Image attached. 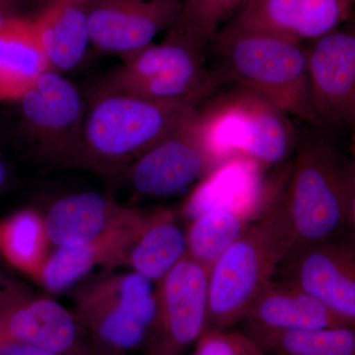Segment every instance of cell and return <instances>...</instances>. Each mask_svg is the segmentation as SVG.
I'll list each match as a JSON object with an SVG mask.
<instances>
[{
	"mask_svg": "<svg viewBox=\"0 0 355 355\" xmlns=\"http://www.w3.org/2000/svg\"><path fill=\"white\" fill-rule=\"evenodd\" d=\"M282 200L292 251L350 235L355 224L354 162L326 137H306L289 163Z\"/></svg>",
	"mask_w": 355,
	"mask_h": 355,
	"instance_id": "1",
	"label": "cell"
},
{
	"mask_svg": "<svg viewBox=\"0 0 355 355\" xmlns=\"http://www.w3.org/2000/svg\"><path fill=\"white\" fill-rule=\"evenodd\" d=\"M202 100L140 99L98 93L85 114L76 165L100 172L127 168L200 108Z\"/></svg>",
	"mask_w": 355,
	"mask_h": 355,
	"instance_id": "2",
	"label": "cell"
},
{
	"mask_svg": "<svg viewBox=\"0 0 355 355\" xmlns=\"http://www.w3.org/2000/svg\"><path fill=\"white\" fill-rule=\"evenodd\" d=\"M266 211L214 263L209 277L205 331L228 330L244 319L248 309L270 284L293 249L282 188Z\"/></svg>",
	"mask_w": 355,
	"mask_h": 355,
	"instance_id": "3",
	"label": "cell"
},
{
	"mask_svg": "<svg viewBox=\"0 0 355 355\" xmlns=\"http://www.w3.org/2000/svg\"><path fill=\"white\" fill-rule=\"evenodd\" d=\"M212 41L224 83L254 91L289 116L324 128L311 99L305 44L228 26Z\"/></svg>",
	"mask_w": 355,
	"mask_h": 355,
	"instance_id": "4",
	"label": "cell"
},
{
	"mask_svg": "<svg viewBox=\"0 0 355 355\" xmlns=\"http://www.w3.org/2000/svg\"><path fill=\"white\" fill-rule=\"evenodd\" d=\"M198 119L216 167L243 156L270 169L286 163L297 148V130L289 114L249 89L236 86L203 111L198 109Z\"/></svg>",
	"mask_w": 355,
	"mask_h": 355,
	"instance_id": "5",
	"label": "cell"
},
{
	"mask_svg": "<svg viewBox=\"0 0 355 355\" xmlns=\"http://www.w3.org/2000/svg\"><path fill=\"white\" fill-rule=\"evenodd\" d=\"M132 272L90 282L74 294L87 355H128L146 347L155 322L156 286Z\"/></svg>",
	"mask_w": 355,
	"mask_h": 355,
	"instance_id": "6",
	"label": "cell"
},
{
	"mask_svg": "<svg viewBox=\"0 0 355 355\" xmlns=\"http://www.w3.org/2000/svg\"><path fill=\"white\" fill-rule=\"evenodd\" d=\"M205 48L170 29L160 44L123 58L98 93H118L140 99L205 101L224 83L216 70L205 67Z\"/></svg>",
	"mask_w": 355,
	"mask_h": 355,
	"instance_id": "7",
	"label": "cell"
},
{
	"mask_svg": "<svg viewBox=\"0 0 355 355\" xmlns=\"http://www.w3.org/2000/svg\"><path fill=\"white\" fill-rule=\"evenodd\" d=\"M18 103L23 130L39 157L76 166L85 120L76 86L50 69Z\"/></svg>",
	"mask_w": 355,
	"mask_h": 355,
	"instance_id": "8",
	"label": "cell"
},
{
	"mask_svg": "<svg viewBox=\"0 0 355 355\" xmlns=\"http://www.w3.org/2000/svg\"><path fill=\"white\" fill-rule=\"evenodd\" d=\"M209 277V270L187 254L157 282L147 355H186L196 345L207 327Z\"/></svg>",
	"mask_w": 355,
	"mask_h": 355,
	"instance_id": "9",
	"label": "cell"
},
{
	"mask_svg": "<svg viewBox=\"0 0 355 355\" xmlns=\"http://www.w3.org/2000/svg\"><path fill=\"white\" fill-rule=\"evenodd\" d=\"M214 168L203 139L198 110L125 170L137 193L163 198L189 188Z\"/></svg>",
	"mask_w": 355,
	"mask_h": 355,
	"instance_id": "10",
	"label": "cell"
},
{
	"mask_svg": "<svg viewBox=\"0 0 355 355\" xmlns=\"http://www.w3.org/2000/svg\"><path fill=\"white\" fill-rule=\"evenodd\" d=\"M0 331L6 342L64 355H87L85 336L72 311L7 280H0Z\"/></svg>",
	"mask_w": 355,
	"mask_h": 355,
	"instance_id": "11",
	"label": "cell"
},
{
	"mask_svg": "<svg viewBox=\"0 0 355 355\" xmlns=\"http://www.w3.org/2000/svg\"><path fill=\"white\" fill-rule=\"evenodd\" d=\"M308 77L313 107L324 128H354L355 35L338 29L310 42Z\"/></svg>",
	"mask_w": 355,
	"mask_h": 355,
	"instance_id": "12",
	"label": "cell"
},
{
	"mask_svg": "<svg viewBox=\"0 0 355 355\" xmlns=\"http://www.w3.org/2000/svg\"><path fill=\"white\" fill-rule=\"evenodd\" d=\"M286 260V282L354 327L355 249L350 235L298 248Z\"/></svg>",
	"mask_w": 355,
	"mask_h": 355,
	"instance_id": "13",
	"label": "cell"
},
{
	"mask_svg": "<svg viewBox=\"0 0 355 355\" xmlns=\"http://www.w3.org/2000/svg\"><path fill=\"white\" fill-rule=\"evenodd\" d=\"M182 0H89L90 43L121 58L153 43L176 24Z\"/></svg>",
	"mask_w": 355,
	"mask_h": 355,
	"instance_id": "14",
	"label": "cell"
},
{
	"mask_svg": "<svg viewBox=\"0 0 355 355\" xmlns=\"http://www.w3.org/2000/svg\"><path fill=\"white\" fill-rule=\"evenodd\" d=\"M354 3L355 0H249L226 26L304 44L340 28L349 19Z\"/></svg>",
	"mask_w": 355,
	"mask_h": 355,
	"instance_id": "15",
	"label": "cell"
},
{
	"mask_svg": "<svg viewBox=\"0 0 355 355\" xmlns=\"http://www.w3.org/2000/svg\"><path fill=\"white\" fill-rule=\"evenodd\" d=\"M251 159L234 156L217 165L193 189L184 203L191 221L205 212L229 209L258 219L272 202L282 179L268 182Z\"/></svg>",
	"mask_w": 355,
	"mask_h": 355,
	"instance_id": "16",
	"label": "cell"
},
{
	"mask_svg": "<svg viewBox=\"0 0 355 355\" xmlns=\"http://www.w3.org/2000/svg\"><path fill=\"white\" fill-rule=\"evenodd\" d=\"M149 211L135 209L125 220L84 244L58 248L44 266L38 284L48 291L69 288L97 266H125L128 252Z\"/></svg>",
	"mask_w": 355,
	"mask_h": 355,
	"instance_id": "17",
	"label": "cell"
},
{
	"mask_svg": "<svg viewBox=\"0 0 355 355\" xmlns=\"http://www.w3.org/2000/svg\"><path fill=\"white\" fill-rule=\"evenodd\" d=\"M243 320L247 326L272 330L354 329L297 287L272 280L254 298Z\"/></svg>",
	"mask_w": 355,
	"mask_h": 355,
	"instance_id": "18",
	"label": "cell"
},
{
	"mask_svg": "<svg viewBox=\"0 0 355 355\" xmlns=\"http://www.w3.org/2000/svg\"><path fill=\"white\" fill-rule=\"evenodd\" d=\"M112 198L93 191L67 196L57 200L44 216L51 244L77 246L103 234L135 211Z\"/></svg>",
	"mask_w": 355,
	"mask_h": 355,
	"instance_id": "19",
	"label": "cell"
},
{
	"mask_svg": "<svg viewBox=\"0 0 355 355\" xmlns=\"http://www.w3.org/2000/svg\"><path fill=\"white\" fill-rule=\"evenodd\" d=\"M89 0H48L33 18L35 31L51 69H74L90 43Z\"/></svg>",
	"mask_w": 355,
	"mask_h": 355,
	"instance_id": "20",
	"label": "cell"
},
{
	"mask_svg": "<svg viewBox=\"0 0 355 355\" xmlns=\"http://www.w3.org/2000/svg\"><path fill=\"white\" fill-rule=\"evenodd\" d=\"M50 69L31 19L20 16L0 27V101H19Z\"/></svg>",
	"mask_w": 355,
	"mask_h": 355,
	"instance_id": "21",
	"label": "cell"
},
{
	"mask_svg": "<svg viewBox=\"0 0 355 355\" xmlns=\"http://www.w3.org/2000/svg\"><path fill=\"white\" fill-rule=\"evenodd\" d=\"M188 254L184 231L170 209L149 211L148 216L128 252L125 266L151 282H160Z\"/></svg>",
	"mask_w": 355,
	"mask_h": 355,
	"instance_id": "22",
	"label": "cell"
},
{
	"mask_svg": "<svg viewBox=\"0 0 355 355\" xmlns=\"http://www.w3.org/2000/svg\"><path fill=\"white\" fill-rule=\"evenodd\" d=\"M50 244L44 217L37 210H19L0 223V253L37 282L50 258Z\"/></svg>",
	"mask_w": 355,
	"mask_h": 355,
	"instance_id": "23",
	"label": "cell"
},
{
	"mask_svg": "<svg viewBox=\"0 0 355 355\" xmlns=\"http://www.w3.org/2000/svg\"><path fill=\"white\" fill-rule=\"evenodd\" d=\"M247 335L266 355H355L352 328L286 331L248 326Z\"/></svg>",
	"mask_w": 355,
	"mask_h": 355,
	"instance_id": "24",
	"label": "cell"
},
{
	"mask_svg": "<svg viewBox=\"0 0 355 355\" xmlns=\"http://www.w3.org/2000/svg\"><path fill=\"white\" fill-rule=\"evenodd\" d=\"M257 219L234 210L205 212L193 219L187 230L188 256L209 272Z\"/></svg>",
	"mask_w": 355,
	"mask_h": 355,
	"instance_id": "25",
	"label": "cell"
},
{
	"mask_svg": "<svg viewBox=\"0 0 355 355\" xmlns=\"http://www.w3.org/2000/svg\"><path fill=\"white\" fill-rule=\"evenodd\" d=\"M249 0H183L171 29L207 46L220 27L239 12Z\"/></svg>",
	"mask_w": 355,
	"mask_h": 355,
	"instance_id": "26",
	"label": "cell"
},
{
	"mask_svg": "<svg viewBox=\"0 0 355 355\" xmlns=\"http://www.w3.org/2000/svg\"><path fill=\"white\" fill-rule=\"evenodd\" d=\"M261 347L244 334L227 330L205 331L195 345L193 355H260Z\"/></svg>",
	"mask_w": 355,
	"mask_h": 355,
	"instance_id": "27",
	"label": "cell"
},
{
	"mask_svg": "<svg viewBox=\"0 0 355 355\" xmlns=\"http://www.w3.org/2000/svg\"><path fill=\"white\" fill-rule=\"evenodd\" d=\"M0 355H64L51 350L17 342H4L0 347Z\"/></svg>",
	"mask_w": 355,
	"mask_h": 355,
	"instance_id": "28",
	"label": "cell"
},
{
	"mask_svg": "<svg viewBox=\"0 0 355 355\" xmlns=\"http://www.w3.org/2000/svg\"><path fill=\"white\" fill-rule=\"evenodd\" d=\"M23 0H0V27L13 18L20 17Z\"/></svg>",
	"mask_w": 355,
	"mask_h": 355,
	"instance_id": "29",
	"label": "cell"
},
{
	"mask_svg": "<svg viewBox=\"0 0 355 355\" xmlns=\"http://www.w3.org/2000/svg\"><path fill=\"white\" fill-rule=\"evenodd\" d=\"M10 170H9L8 165L6 164L3 159L0 157V196L8 188L9 183H10Z\"/></svg>",
	"mask_w": 355,
	"mask_h": 355,
	"instance_id": "30",
	"label": "cell"
},
{
	"mask_svg": "<svg viewBox=\"0 0 355 355\" xmlns=\"http://www.w3.org/2000/svg\"><path fill=\"white\" fill-rule=\"evenodd\" d=\"M6 342L4 340L3 335H2L1 331H0V347H1L2 343Z\"/></svg>",
	"mask_w": 355,
	"mask_h": 355,
	"instance_id": "31",
	"label": "cell"
},
{
	"mask_svg": "<svg viewBox=\"0 0 355 355\" xmlns=\"http://www.w3.org/2000/svg\"><path fill=\"white\" fill-rule=\"evenodd\" d=\"M260 355H266V354H260Z\"/></svg>",
	"mask_w": 355,
	"mask_h": 355,
	"instance_id": "32",
	"label": "cell"
},
{
	"mask_svg": "<svg viewBox=\"0 0 355 355\" xmlns=\"http://www.w3.org/2000/svg\"><path fill=\"white\" fill-rule=\"evenodd\" d=\"M182 1H183V0H182Z\"/></svg>",
	"mask_w": 355,
	"mask_h": 355,
	"instance_id": "33",
	"label": "cell"
}]
</instances>
